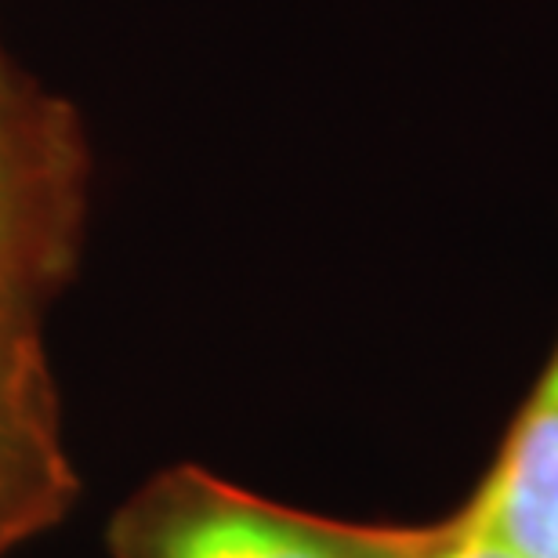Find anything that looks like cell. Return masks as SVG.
Here are the masks:
<instances>
[{
    "instance_id": "6da1fadb",
    "label": "cell",
    "mask_w": 558,
    "mask_h": 558,
    "mask_svg": "<svg viewBox=\"0 0 558 558\" xmlns=\"http://www.w3.org/2000/svg\"><path fill=\"white\" fill-rule=\"evenodd\" d=\"M435 522H352L279 505L199 464H171L109 515V558H424Z\"/></svg>"
},
{
    "instance_id": "3957f363",
    "label": "cell",
    "mask_w": 558,
    "mask_h": 558,
    "mask_svg": "<svg viewBox=\"0 0 558 558\" xmlns=\"http://www.w3.org/2000/svg\"><path fill=\"white\" fill-rule=\"evenodd\" d=\"M468 497L526 558H558V338Z\"/></svg>"
},
{
    "instance_id": "7a4b0ae2",
    "label": "cell",
    "mask_w": 558,
    "mask_h": 558,
    "mask_svg": "<svg viewBox=\"0 0 558 558\" xmlns=\"http://www.w3.org/2000/svg\"><path fill=\"white\" fill-rule=\"evenodd\" d=\"M81 494L33 290L0 287V558L54 530Z\"/></svg>"
},
{
    "instance_id": "5b68a950",
    "label": "cell",
    "mask_w": 558,
    "mask_h": 558,
    "mask_svg": "<svg viewBox=\"0 0 558 558\" xmlns=\"http://www.w3.org/2000/svg\"><path fill=\"white\" fill-rule=\"evenodd\" d=\"M424 558H526V555H522L515 544L486 519V511L468 497L461 508L446 515V530L439 544Z\"/></svg>"
},
{
    "instance_id": "277c9868",
    "label": "cell",
    "mask_w": 558,
    "mask_h": 558,
    "mask_svg": "<svg viewBox=\"0 0 558 558\" xmlns=\"http://www.w3.org/2000/svg\"><path fill=\"white\" fill-rule=\"evenodd\" d=\"M65 251V210L54 185L15 153L0 128V287L37 290Z\"/></svg>"
}]
</instances>
